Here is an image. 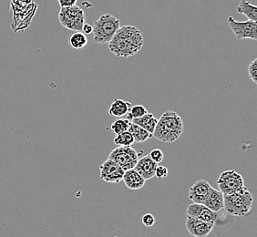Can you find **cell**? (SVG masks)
<instances>
[{
	"label": "cell",
	"mask_w": 257,
	"mask_h": 237,
	"mask_svg": "<svg viewBox=\"0 0 257 237\" xmlns=\"http://www.w3.org/2000/svg\"><path fill=\"white\" fill-rule=\"evenodd\" d=\"M128 112L131 114L132 118H141L145 114L148 113V110L143 105H135V106H132Z\"/></svg>",
	"instance_id": "cell-23"
},
{
	"label": "cell",
	"mask_w": 257,
	"mask_h": 237,
	"mask_svg": "<svg viewBox=\"0 0 257 237\" xmlns=\"http://www.w3.org/2000/svg\"><path fill=\"white\" fill-rule=\"evenodd\" d=\"M122 181L126 187L131 190H139L145 184V180L134 169L125 171Z\"/></svg>",
	"instance_id": "cell-15"
},
{
	"label": "cell",
	"mask_w": 257,
	"mask_h": 237,
	"mask_svg": "<svg viewBox=\"0 0 257 237\" xmlns=\"http://www.w3.org/2000/svg\"><path fill=\"white\" fill-rule=\"evenodd\" d=\"M92 30H93L92 26L89 25L88 23H84V25L82 27L81 31H82V33H84L85 35H89L92 33Z\"/></svg>",
	"instance_id": "cell-29"
},
{
	"label": "cell",
	"mask_w": 257,
	"mask_h": 237,
	"mask_svg": "<svg viewBox=\"0 0 257 237\" xmlns=\"http://www.w3.org/2000/svg\"><path fill=\"white\" fill-rule=\"evenodd\" d=\"M248 76L254 84H257V59H252L248 66Z\"/></svg>",
	"instance_id": "cell-24"
},
{
	"label": "cell",
	"mask_w": 257,
	"mask_h": 237,
	"mask_svg": "<svg viewBox=\"0 0 257 237\" xmlns=\"http://www.w3.org/2000/svg\"><path fill=\"white\" fill-rule=\"evenodd\" d=\"M132 108V104L123 99H115L110 104L109 109V114L110 116L117 118H123L128 113Z\"/></svg>",
	"instance_id": "cell-16"
},
{
	"label": "cell",
	"mask_w": 257,
	"mask_h": 237,
	"mask_svg": "<svg viewBox=\"0 0 257 237\" xmlns=\"http://www.w3.org/2000/svg\"><path fill=\"white\" fill-rule=\"evenodd\" d=\"M158 120L154 117V114L147 113L145 114L141 118H133L132 123L136 125H138L140 127L144 129L145 131H147L150 134H154V130L156 127Z\"/></svg>",
	"instance_id": "cell-17"
},
{
	"label": "cell",
	"mask_w": 257,
	"mask_h": 237,
	"mask_svg": "<svg viewBox=\"0 0 257 237\" xmlns=\"http://www.w3.org/2000/svg\"><path fill=\"white\" fill-rule=\"evenodd\" d=\"M120 28L119 20L107 13L99 17L92 26L93 40L96 44H108Z\"/></svg>",
	"instance_id": "cell-4"
},
{
	"label": "cell",
	"mask_w": 257,
	"mask_h": 237,
	"mask_svg": "<svg viewBox=\"0 0 257 237\" xmlns=\"http://www.w3.org/2000/svg\"><path fill=\"white\" fill-rule=\"evenodd\" d=\"M131 124H132V122L128 118H119L111 124L110 129L113 132V134L118 135V134H122L124 132H127L130 128Z\"/></svg>",
	"instance_id": "cell-22"
},
{
	"label": "cell",
	"mask_w": 257,
	"mask_h": 237,
	"mask_svg": "<svg viewBox=\"0 0 257 237\" xmlns=\"http://www.w3.org/2000/svg\"><path fill=\"white\" fill-rule=\"evenodd\" d=\"M187 216L196 218L203 222L215 224L217 221L218 212L211 211L209 208L200 203H193L187 207Z\"/></svg>",
	"instance_id": "cell-10"
},
{
	"label": "cell",
	"mask_w": 257,
	"mask_h": 237,
	"mask_svg": "<svg viewBox=\"0 0 257 237\" xmlns=\"http://www.w3.org/2000/svg\"><path fill=\"white\" fill-rule=\"evenodd\" d=\"M128 131L131 134H133L134 142L138 143V144L144 143L149 139L153 137V134H150L147 131H145L144 129L140 127V126L136 125V124H133V123L130 125V128H128Z\"/></svg>",
	"instance_id": "cell-19"
},
{
	"label": "cell",
	"mask_w": 257,
	"mask_h": 237,
	"mask_svg": "<svg viewBox=\"0 0 257 237\" xmlns=\"http://www.w3.org/2000/svg\"><path fill=\"white\" fill-rule=\"evenodd\" d=\"M203 204L213 212H220L222 209H223V193L214 188H211L209 193H208L207 197Z\"/></svg>",
	"instance_id": "cell-14"
},
{
	"label": "cell",
	"mask_w": 257,
	"mask_h": 237,
	"mask_svg": "<svg viewBox=\"0 0 257 237\" xmlns=\"http://www.w3.org/2000/svg\"><path fill=\"white\" fill-rule=\"evenodd\" d=\"M114 237H117V236H114Z\"/></svg>",
	"instance_id": "cell-30"
},
{
	"label": "cell",
	"mask_w": 257,
	"mask_h": 237,
	"mask_svg": "<svg viewBox=\"0 0 257 237\" xmlns=\"http://www.w3.org/2000/svg\"><path fill=\"white\" fill-rule=\"evenodd\" d=\"M99 177L102 181L111 183H120L125 173L118 163L109 158L99 166Z\"/></svg>",
	"instance_id": "cell-9"
},
{
	"label": "cell",
	"mask_w": 257,
	"mask_h": 237,
	"mask_svg": "<svg viewBox=\"0 0 257 237\" xmlns=\"http://www.w3.org/2000/svg\"><path fill=\"white\" fill-rule=\"evenodd\" d=\"M143 153V151H141V153H137L132 147L118 146L110 152L109 159L118 163L124 171H128L131 169H134L140 156H142Z\"/></svg>",
	"instance_id": "cell-6"
},
{
	"label": "cell",
	"mask_w": 257,
	"mask_h": 237,
	"mask_svg": "<svg viewBox=\"0 0 257 237\" xmlns=\"http://www.w3.org/2000/svg\"><path fill=\"white\" fill-rule=\"evenodd\" d=\"M185 226L192 236L206 237L210 232H212V230L214 227V224L203 222L201 220H198L196 218L187 216Z\"/></svg>",
	"instance_id": "cell-11"
},
{
	"label": "cell",
	"mask_w": 257,
	"mask_h": 237,
	"mask_svg": "<svg viewBox=\"0 0 257 237\" xmlns=\"http://www.w3.org/2000/svg\"><path fill=\"white\" fill-rule=\"evenodd\" d=\"M236 11L239 14H242L247 18L248 20L257 21V7L252 5L247 0H241L239 5L236 8Z\"/></svg>",
	"instance_id": "cell-18"
},
{
	"label": "cell",
	"mask_w": 257,
	"mask_h": 237,
	"mask_svg": "<svg viewBox=\"0 0 257 237\" xmlns=\"http://www.w3.org/2000/svg\"><path fill=\"white\" fill-rule=\"evenodd\" d=\"M88 44V39L81 31H75L69 38V45L74 50H81Z\"/></svg>",
	"instance_id": "cell-20"
},
{
	"label": "cell",
	"mask_w": 257,
	"mask_h": 237,
	"mask_svg": "<svg viewBox=\"0 0 257 237\" xmlns=\"http://www.w3.org/2000/svg\"><path fill=\"white\" fill-rule=\"evenodd\" d=\"M134 143L135 142H134V136L128 131L116 135V137L114 139V144L117 146L131 147L132 145H134Z\"/></svg>",
	"instance_id": "cell-21"
},
{
	"label": "cell",
	"mask_w": 257,
	"mask_h": 237,
	"mask_svg": "<svg viewBox=\"0 0 257 237\" xmlns=\"http://www.w3.org/2000/svg\"><path fill=\"white\" fill-rule=\"evenodd\" d=\"M108 44L112 54L127 59L137 54L143 49L144 37L142 31L136 27L123 26L119 28Z\"/></svg>",
	"instance_id": "cell-1"
},
{
	"label": "cell",
	"mask_w": 257,
	"mask_h": 237,
	"mask_svg": "<svg viewBox=\"0 0 257 237\" xmlns=\"http://www.w3.org/2000/svg\"><path fill=\"white\" fill-rule=\"evenodd\" d=\"M212 186L205 180H198L189 189L188 197L193 203L203 204Z\"/></svg>",
	"instance_id": "cell-12"
},
{
	"label": "cell",
	"mask_w": 257,
	"mask_h": 237,
	"mask_svg": "<svg viewBox=\"0 0 257 237\" xmlns=\"http://www.w3.org/2000/svg\"><path fill=\"white\" fill-rule=\"evenodd\" d=\"M183 132V122L180 115L173 110H166L158 120L153 137L163 143L177 141Z\"/></svg>",
	"instance_id": "cell-2"
},
{
	"label": "cell",
	"mask_w": 257,
	"mask_h": 237,
	"mask_svg": "<svg viewBox=\"0 0 257 237\" xmlns=\"http://www.w3.org/2000/svg\"><path fill=\"white\" fill-rule=\"evenodd\" d=\"M219 191L223 194L235 193L244 187V181L240 173L234 170L224 171L220 173L217 180Z\"/></svg>",
	"instance_id": "cell-7"
},
{
	"label": "cell",
	"mask_w": 257,
	"mask_h": 237,
	"mask_svg": "<svg viewBox=\"0 0 257 237\" xmlns=\"http://www.w3.org/2000/svg\"><path fill=\"white\" fill-rule=\"evenodd\" d=\"M227 23L237 40H257L256 22L252 20L238 21L232 17H229Z\"/></svg>",
	"instance_id": "cell-8"
},
{
	"label": "cell",
	"mask_w": 257,
	"mask_h": 237,
	"mask_svg": "<svg viewBox=\"0 0 257 237\" xmlns=\"http://www.w3.org/2000/svg\"><path fill=\"white\" fill-rule=\"evenodd\" d=\"M252 202V193L245 186L235 193L223 194V209L233 216L245 215L251 211Z\"/></svg>",
	"instance_id": "cell-3"
},
{
	"label": "cell",
	"mask_w": 257,
	"mask_h": 237,
	"mask_svg": "<svg viewBox=\"0 0 257 237\" xmlns=\"http://www.w3.org/2000/svg\"><path fill=\"white\" fill-rule=\"evenodd\" d=\"M142 222L146 227H151V226H154L155 224L156 220H155V217L152 213H146L142 218Z\"/></svg>",
	"instance_id": "cell-27"
},
{
	"label": "cell",
	"mask_w": 257,
	"mask_h": 237,
	"mask_svg": "<svg viewBox=\"0 0 257 237\" xmlns=\"http://www.w3.org/2000/svg\"><path fill=\"white\" fill-rule=\"evenodd\" d=\"M157 166L158 163H154V161L149 157V155H146L139 159L134 170L146 181L154 177L155 170Z\"/></svg>",
	"instance_id": "cell-13"
},
{
	"label": "cell",
	"mask_w": 257,
	"mask_h": 237,
	"mask_svg": "<svg viewBox=\"0 0 257 237\" xmlns=\"http://www.w3.org/2000/svg\"><path fill=\"white\" fill-rule=\"evenodd\" d=\"M60 8H69L76 5L77 0H58Z\"/></svg>",
	"instance_id": "cell-28"
},
{
	"label": "cell",
	"mask_w": 257,
	"mask_h": 237,
	"mask_svg": "<svg viewBox=\"0 0 257 237\" xmlns=\"http://www.w3.org/2000/svg\"><path fill=\"white\" fill-rule=\"evenodd\" d=\"M149 157L152 159L154 163H160L163 160V153L160 149H154L149 154Z\"/></svg>",
	"instance_id": "cell-25"
},
{
	"label": "cell",
	"mask_w": 257,
	"mask_h": 237,
	"mask_svg": "<svg viewBox=\"0 0 257 237\" xmlns=\"http://www.w3.org/2000/svg\"><path fill=\"white\" fill-rule=\"evenodd\" d=\"M59 20L67 30L81 31L86 23V16L81 8L75 5L69 8H60Z\"/></svg>",
	"instance_id": "cell-5"
},
{
	"label": "cell",
	"mask_w": 257,
	"mask_h": 237,
	"mask_svg": "<svg viewBox=\"0 0 257 237\" xmlns=\"http://www.w3.org/2000/svg\"><path fill=\"white\" fill-rule=\"evenodd\" d=\"M154 176L158 179L159 181H162L163 178L167 177L168 176V169L166 168L165 166H162V165H158L155 170V174Z\"/></svg>",
	"instance_id": "cell-26"
}]
</instances>
